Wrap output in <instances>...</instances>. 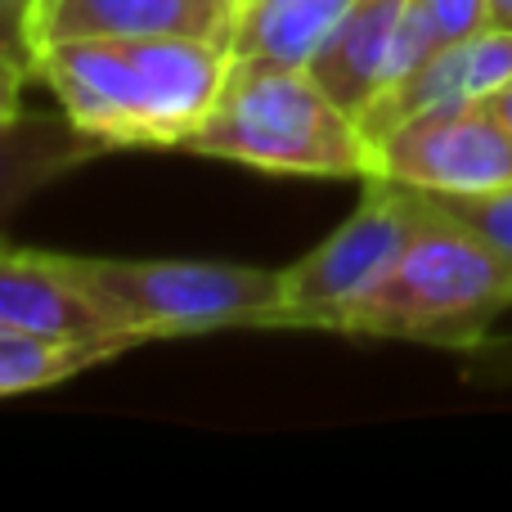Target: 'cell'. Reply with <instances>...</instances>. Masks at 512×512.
Here are the masks:
<instances>
[{"label":"cell","mask_w":512,"mask_h":512,"mask_svg":"<svg viewBox=\"0 0 512 512\" xmlns=\"http://www.w3.org/2000/svg\"><path fill=\"white\" fill-rule=\"evenodd\" d=\"M230 45L194 36H81L32 54V77L104 149H185L221 95Z\"/></svg>","instance_id":"1"},{"label":"cell","mask_w":512,"mask_h":512,"mask_svg":"<svg viewBox=\"0 0 512 512\" xmlns=\"http://www.w3.org/2000/svg\"><path fill=\"white\" fill-rule=\"evenodd\" d=\"M185 149L274 176L364 180L373 167L360 122L310 77V68L270 54H230L221 95Z\"/></svg>","instance_id":"2"},{"label":"cell","mask_w":512,"mask_h":512,"mask_svg":"<svg viewBox=\"0 0 512 512\" xmlns=\"http://www.w3.org/2000/svg\"><path fill=\"white\" fill-rule=\"evenodd\" d=\"M504 310H512V261L432 203L400 261L346 310L337 333L477 346Z\"/></svg>","instance_id":"3"},{"label":"cell","mask_w":512,"mask_h":512,"mask_svg":"<svg viewBox=\"0 0 512 512\" xmlns=\"http://www.w3.org/2000/svg\"><path fill=\"white\" fill-rule=\"evenodd\" d=\"M63 261L140 342L216 333V328H274L283 306V270L225 261H117V256H63Z\"/></svg>","instance_id":"4"},{"label":"cell","mask_w":512,"mask_h":512,"mask_svg":"<svg viewBox=\"0 0 512 512\" xmlns=\"http://www.w3.org/2000/svg\"><path fill=\"white\" fill-rule=\"evenodd\" d=\"M432 203L423 189L364 176V198L315 252L283 270V306L274 328H319L337 333L342 315L378 288V279L400 261Z\"/></svg>","instance_id":"5"},{"label":"cell","mask_w":512,"mask_h":512,"mask_svg":"<svg viewBox=\"0 0 512 512\" xmlns=\"http://www.w3.org/2000/svg\"><path fill=\"white\" fill-rule=\"evenodd\" d=\"M369 176L423 194H486L512 185V135L486 104L427 108L369 144Z\"/></svg>","instance_id":"6"},{"label":"cell","mask_w":512,"mask_h":512,"mask_svg":"<svg viewBox=\"0 0 512 512\" xmlns=\"http://www.w3.org/2000/svg\"><path fill=\"white\" fill-rule=\"evenodd\" d=\"M248 0H32L27 45L45 50L81 36H194L234 50Z\"/></svg>","instance_id":"7"},{"label":"cell","mask_w":512,"mask_h":512,"mask_svg":"<svg viewBox=\"0 0 512 512\" xmlns=\"http://www.w3.org/2000/svg\"><path fill=\"white\" fill-rule=\"evenodd\" d=\"M0 324L72 342H113L122 351L140 346V337L68 270L63 256L27 248H0Z\"/></svg>","instance_id":"8"},{"label":"cell","mask_w":512,"mask_h":512,"mask_svg":"<svg viewBox=\"0 0 512 512\" xmlns=\"http://www.w3.org/2000/svg\"><path fill=\"white\" fill-rule=\"evenodd\" d=\"M504 81H512V27H481L472 36L432 50L409 77L387 86L360 117L364 140H378L405 117L427 113V108H459V104H481L495 95Z\"/></svg>","instance_id":"9"},{"label":"cell","mask_w":512,"mask_h":512,"mask_svg":"<svg viewBox=\"0 0 512 512\" xmlns=\"http://www.w3.org/2000/svg\"><path fill=\"white\" fill-rule=\"evenodd\" d=\"M409 0H355L342 23L310 54V77L360 122L369 104L396 81L400 32H405Z\"/></svg>","instance_id":"10"},{"label":"cell","mask_w":512,"mask_h":512,"mask_svg":"<svg viewBox=\"0 0 512 512\" xmlns=\"http://www.w3.org/2000/svg\"><path fill=\"white\" fill-rule=\"evenodd\" d=\"M99 153H104V144L81 131L68 113H18L0 122V225L27 198H36L45 185L72 176L86 162H95Z\"/></svg>","instance_id":"11"},{"label":"cell","mask_w":512,"mask_h":512,"mask_svg":"<svg viewBox=\"0 0 512 512\" xmlns=\"http://www.w3.org/2000/svg\"><path fill=\"white\" fill-rule=\"evenodd\" d=\"M351 5L355 0H248L234 32V54H270L306 68Z\"/></svg>","instance_id":"12"},{"label":"cell","mask_w":512,"mask_h":512,"mask_svg":"<svg viewBox=\"0 0 512 512\" xmlns=\"http://www.w3.org/2000/svg\"><path fill=\"white\" fill-rule=\"evenodd\" d=\"M122 355L113 342H72V337L27 333V328L0 324V396H27V391L68 382L95 364Z\"/></svg>","instance_id":"13"},{"label":"cell","mask_w":512,"mask_h":512,"mask_svg":"<svg viewBox=\"0 0 512 512\" xmlns=\"http://www.w3.org/2000/svg\"><path fill=\"white\" fill-rule=\"evenodd\" d=\"M450 221L472 230L481 243L504 252L512 261V185L486 189V194H427Z\"/></svg>","instance_id":"14"},{"label":"cell","mask_w":512,"mask_h":512,"mask_svg":"<svg viewBox=\"0 0 512 512\" xmlns=\"http://www.w3.org/2000/svg\"><path fill=\"white\" fill-rule=\"evenodd\" d=\"M414 5H418V14L427 18V27L436 32L441 45L490 27V0H414Z\"/></svg>","instance_id":"15"},{"label":"cell","mask_w":512,"mask_h":512,"mask_svg":"<svg viewBox=\"0 0 512 512\" xmlns=\"http://www.w3.org/2000/svg\"><path fill=\"white\" fill-rule=\"evenodd\" d=\"M32 77V63L14 59V54H0V122L23 113V86Z\"/></svg>","instance_id":"16"},{"label":"cell","mask_w":512,"mask_h":512,"mask_svg":"<svg viewBox=\"0 0 512 512\" xmlns=\"http://www.w3.org/2000/svg\"><path fill=\"white\" fill-rule=\"evenodd\" d=\"M0 54L32 63V45H27V9L0 5Z\"/></svg>","instance_id":"17"},{"label":"cell","mask_w":512,"mask_h":512,"mask_svg":"<svg viewBox=\"0 0 512 512\" xmlns=\"http://www.w3.org/2000/svg\"><path fill=\"white\" fill-rule=\"evenodd\" d=\"M481 104H486L490 113L499 117V126H504V131L512 135V81H504V86H499L495 95H486V99H481Z\"/></svg>","instance_id":"18"},{"label":"cell","mask_w":512,"mask_h":512,"mask_svg":"<svg viewBox=\"0 0 512 512\" xmlns=\"http://www.w3.org/2000/svg\"><path fill=\"white\" fill-rule=\"evenodd\" d=\"M490 23L512 27V0H490Z\"/></svg>","instance_id":"19"},{"label":"cell","mask_w":512,"mask_h":512,"mask_svg":"<svg viewBox=\"0 0 512 512\" xmlns=\"http://www.w3.org/2000/svg\"><path fill=\"white\" fill-rule=\"evenodd\" d=\"M0 5H14V9H32V0H0Z\"/></svg>","instance_id":"20"}]
</instances>
